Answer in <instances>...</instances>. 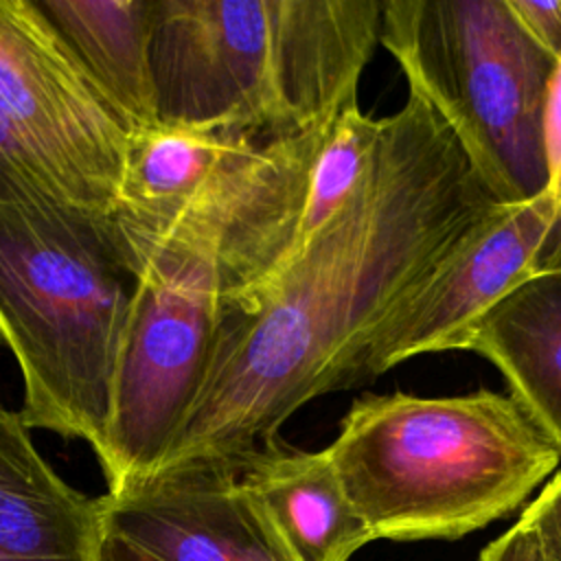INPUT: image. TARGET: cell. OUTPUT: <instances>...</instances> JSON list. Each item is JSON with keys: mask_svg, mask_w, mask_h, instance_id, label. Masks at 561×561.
Listing matches in <instances>:
<instances>
[{"mask_svg": "<svg viewBox=\"0 0 561 561\" xmlns=\"http://www.w3.org/2000/svg\"><path fill=\"white\" fill-rule=\"evenodd\" d=\"M379 44L497 204L546 193L543 105L557 59L508 0H383Z\"/></svg>", "mask_w": 561, "mask_h": 561, "instance_id": "8992f818", "label": "cell"}, {"mask_svg": "<svg viewBox=\"0 0 561 561\" xmlns=\"http://www.w3.org/2000/svg\"><path fill=\"white\" fill-rule=\"evenodd\" d=\"M375 539H458L517 511L561 467L526 412L495 390L362 394L324 447Z\"/></svg>", "mask_w": 561, "mask_h": 561, "instance_id": "3957f363", "label": "cell"}, {"mask_svg": "<svg viewBox=\"0 0 561 561\" xmlns=\"http://www.w3.org/2000/svg\"><path fill=\"white\" fill-rule=\"evenodd\" d=\"M519 517L535 533L543 561H561V467Z\"/></svg>", "mask_w": 561, "mask_h": 561, "instance_id": "e0dca14e", "label": "cell"}, {"mask_svg": "<svg viewBox=\"0 0 561 561\" xmlns=\"http://www.w3.org/2000/svg\"><path fill=\"white\" fill-rule=\"evenodd\" d=\"M379 129L381 118H373L362 112L359 105L346 107L331 123L309 169L296 237L285 263H289L357 191L370 167Z\"/></svg>", "mask_w": 561, "mask_h": 561, "instance_id": "9a60e30c", "label": "cell"}, {"mask_svg": "<svg viewBox=\"0 0 561 561\" xmlns=\"http://www.w3.org/2000/svg\"><path fill=\"white\" fill-rule=\"evenodd\" d=\"M129 134L158 125L149 42L156 0H28Z\"/></svg>", "mask_w": 561, "mask_h": 561, "instance_id": "5bb4252c", "label": "cell"}, {"mask_svg": "<svg viewBox=\"0 0 561 561\" xmlns=\"http://www.w3.org/2000/svg\"><path fill=\"white\" fill-rule=\"evenodd\" d=\"M543 158H546V195L554 204V221H561V57L552 70L543 105Z\"/></svg>", "mask_w": 561, "mask_h": 561, "instance_id": "ac0fdd59", "label": "cell"}, {"mask_svg": "<svg viewBox=\"0 0 561 561\" xmlns=\"http://www.w3.org/2000/svg\"><path fill=\"white\" fill-rule=\"evenodd\" d=\"M101 530L156 561H296L224 462L173 465L101 495Z\"/></svg>", "mask_w": 561, "mask_h": 561, "instance_id": "9c48e42d", "label": "cell"}, {"mask_svg": "<svg viewBox=\"0 0 561 561\" xmlns=\"http://www.w3.org/2000/svg\"><path fill=\"white\" fill-rule=\"evenodd\" d=\"M0 114L72 204L110 213L131 134L28 0H0Z\"/></svg>", "mask_w": 561, "mask_h": 561, "instance_id": "52a82bcc", "label": "cell"}, {"mask_svg": "<svg viewBox=\"0 0 561 561\" xmlns=\"http://www.w3.org/2000/svg\"><path fill=\"white\" fill-rule=\"evenodd\" d=\"M259 140L265 138L178 125H153L129 136L107 219L136 276L169 228Z\"/></svg>", "mask_w": 561, "mask_h": 561, "instance_id": "30bf717a", "label": "cell"}, {"mask_svg": "<svg viewBox=\"0 0 561 561\" xmlns=\"http://www.w3.org/2000/svg\"><path fill=\"white\" fill-rule=\"evenodd\" d=\"M552 221L554 204L546 193L495 206L366 335L346 368L342 390L412 357L460 351L469 329L535 274Z\"/></svg>", "mask_w": 561, "mask_h": 561, "instance_id": "ba28073f", "label": "cell"}, {"mask_svg": "<svg viewBox=\"0 0 561 561\" xmlns=\"http://www.w3.org/2000/svg\"><path fill=\"white\" fill-rule=\"evenodd\" d=\"M136 285L107 215L0 204V342L22 373L28 430L81 438L103 458Z\"/></svg>", "mask_w": 561, "mask_h": 561, "instance_id": "277c9868", "label": "cell"}, {"mask_svg": "<svg viewBox=\"0 0 561 561\" xmlns=\"http://www.w3.org/2000/svg\"><path fill=\"white\" fill-rule=\"evenodd\" d=\"M101 495L42 458L20 412L0 405V561H96Z\"/></svg>", "mask_w": 561, "mask_h": 561, "instance_id": "8fae6325", "label": "cell"}, {"mask_svg": "<svg viewBox=\"0 0 561 561\" xmlns=\"http://www.w3.org/2000/svg\"><path fill=\"white\" fill-rule=\"evenodd\" d=\"M460 351L497 368L506 394L561 456V270L513 287L469 329Z\"/></svg>", "mask_w": 561, "mask_h": 561, "instance_id": "4fadbf2b", "label": "cell"}, {"mask_svg": "<svg viewBox=\"0 0 561 561\" xmlns=\"http://www.w3.org/2000/svg\"><path fill=\"white\" fill-rule=\"evenodd\" d=\"M508 7L530 39L554 59L561 57V0H508Z\"/></svg>", "mask_w": 561, "mask_h": 561, "instance_id": "d6986e66", "label": "cell"}, {"mask_svg": "<svg viewBox=\"0 0 561 561\" xmlns=\"http://www.w3.org/2000/svg\"><path fill=\"white\" fill-rule=\"evenodd\" d=\"M70 202L0 114V204ZM72 204V202H70Z\"/></svg>", "mask_w": 561, "mask_h": 561, "instance_id": "2e32d148", "label": "cell"}, {"mask_svg": "<svg viewBox=\"0 0 561 561\" xmlns=\"http://www.w3.org/2000/svg\"><path fill=\"white\" fill-rule=\"evenodd\" d=\"M495 206L449 129L408 94L381 118L370 167L335 217L267 283L224 300L204 381L160 469L234 467L298 408L342 390L366 335Z\"/></svg>", "mask_w": 561, "mask_h": 561, "instance_id": "6da1fadb", "label": "cell"}, {"mask_svg": "<svg viewBox=\"0 0 561 561\" xmlns=\"http://www.w3.org/2000/svg\"><path fill=\"white\" fill-rule=\"evenodd\" d=\"M548 270H561V221L550 224V230L535 263V272Z\"/></svg>", "mask_w": 561, "mask_h": 561, "instance_id": "7402d4cb", "label": "cell"}, {"mask_svg": "<svg viewBox=\"0 0 561 561\" xmlns=\"http://www.w3.org/2000/svg\"><path fill=\"white\" fill-rule=\"evenodd\" d=\"M278 195L256 167L226 169L138 272L101 469L107 493L156 473L210 359L224 272L267 241Z\"/></svg>", "mask_w": 561, "mask_h": 561, "instance_id": "5b68a950", "label": "cell"}, {"mask_svg": "<svg viewBox=\"0 0 561 561\" xmlns=\"http://www.w3.org/2000/svg\"><path fill=\"white\" fill-rule=\"evenodd\" d=\"M96 561H156V559L147 557L145 552L129 546L127 541L101 530V543H99V559Z\"/></svg>", "mask_w": 561, "mask_h": 561, "instance_id": "44dd1931", "label": "cell"}, {"mask_svg": "<svg viewBox=\"0 0 561 561\" xmlns=\"http://www.w3.org/2000/svg\"><path fill=\"white\" fill-rule=\"evenodd\" d=\"M383 0H156L158 125L278 140L357 105Z\"/></svg>", "mask_w": 561, "mask_h": 561, "instance_id": "7a4b0ae2", "label": "cell"}, {"mask_svg": "<svg viewBox=\"0 0 561 561\" xmlns=\"http://www.w3.org/2000/svg\"><path fill=\"white\" fill-rule=\"evenodd\" d=\"M478 561H543V557L535 533L519 517L480 552Z\"/></svg>", "mask_w": 561, "mask_h": 561, "instance_id": "ffe728a7", "label": "cell"}, {"mask_svg": "<svg viewBox=\"0 0 561 561\" xmlns=\"http://www.w3.org/2000/svg\"><path fill=\"white\" fill-rule=\"evenodd\" d=\"M234 467L296 561H348L375 539L324 449L305 451L274 436Z\"/></svg>", "mask_w": 561, "mask_h": 561, "instance_id": "7c38bea8", "label": "cell"}]
</instances>
